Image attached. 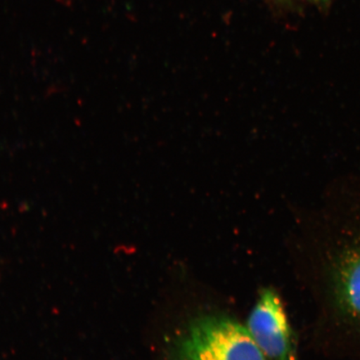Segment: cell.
Listing matches in <instances>:
<instances>
[{
  "instance_id": "1",
  "label": "cell",
  "mask_w": 360,
  "mask_h": 360,
  "mask_svg": "<svg viewBox=\"0 0 360 360\" xmlns=\"http://www.w3.org/2000/svg\"><path fill=\"white\" fill-rule=\"evenodd\" d=\"M321 220L319 297L327 354L360 360V174L327 188Z\"/></svg>"
},
{
  "instance_id": "3",
  "label": "cell",
  "mask_w": 360,
  "mask_h": 360,
  "mask_svg": "<svg viewBox=\"0 0 360 360\" xmlns=\"http://www.w3.org/2000/svg\"><path fill=\"white\" fill-rule=\"evenodd\" d=\"M246 328L267 360H299L294 332L276 291L261 292Z\"/></svg>"
},
{
  "instance_id": "2",
  "label": "cell",
  "mask_w": 360,
  "mask_h": 360,
  "mask_svg": "<svg viewBox=\"0 0 360 360\" xmlns=\"http://www.w3.org/2000/svg\"><path fill=\"white\" fill-rule=\"evenodd\" d=\"M182 360H267L247 328L233 319L206 315L191 323Z\"/></svg>"
}]
</instances>
